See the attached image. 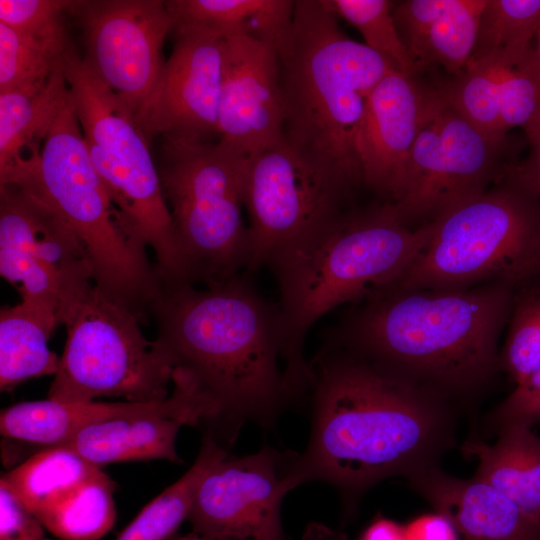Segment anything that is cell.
I'll use <instances>...</instances> for the list:
<instances>
[{
    "label": "cell",
    "instance_id": "obj_40",
    "mask_svg": "<svg viewBox=\"0 0 540 540\" xmlns=\"http://www.w3.org/2000/svg\"><path fill=\"white\" fill-rule=\"evenodd\" d=\"M418 528L419 540H459L453 524L438 513L425 517Z\"/></svg>",
    "mask_w": 540,
    "mask_h": 540
},
{
    "label": "cell",
    "instance_id": "obj_22",
    "mask_svg": "<svg viewBox=\"0 0 540 540\" xmlns=\"http://www.w3.org/2000/svg\"><path fill=\"white\" fill-rule=\"evenodd\" d=\"M166 8L174 30H198L221 37L245 35L276 50L287 38L296 1L169 0Z\"/></svg>",
    "mask_w": 540,
    "mask_h": 540
},
{
    "label": "cell",
    "instance_id": "obj_23",
    "mask_svg": "<svg viewBox=\"0 0 540 540\" xmlns=\"http://www.w3.org/2000/svg\"><path fill=\"white\" fill-rule=\"evenodd\" d=\"M490 445L468 441L467 455L478 460L475 477L513 501L540 533V438L530 428L512 427Z\"/></svg>",
    "mask_w": 540,
    "mask_h": 540
},
{
    "label": "cell",
    "instance_id": "obj_10",
    "mask_svg": "<svg viewBox=\"0 0 540 540\" xmlns=\"http://www.w3.org/2000/svg\"><path fill=\"white\" fill-rule=\"evenodd\" d=\"M59 322L67 338L48 399L155 402L169 397L173 370L144 336L140 319L94 283L61 306Z\"/></svg>",
    "mask_w": 540,
    "mask_h": 540
},
{
    "label": "cell",
    "instance_id": "obj_31",
    "mask_svg": "<svg viewBox=\"0 0 540 540\" xmlns=\"http://www.w3.org/2000/svg\"><path fill=\"white\" fill-rule=\"evenodd\" d=\"M501 367L516 384L540 368V275L514 289Z\"/></svg>",
    "mask_w": 540,
    "mask_h": 540
},
{
    "label": "cell",
    "instance_id": "obj_16",
    "mask_svg": "<svg viewBox=\"0 0 540 540\" xmlns=\"http://www.w3.org/2000/svg\"><path fill=\"white\" fill-rule=\"evenodd\" d=\"M175 44L135 121L147 139L208 142L219 134L224 37L174 30Z\"/></svg>",
    "mask_w": 540,
    "mask_h": 540
},
{
    "label": "cell",
    "instance_id": "obj_29",
    "mask_svg": "<svg viewBox=\"0 0 540 540\" xmlns=\"http://www.w3.org/2000/svg\"><path fill=\"white\" fill-rule=\"evenodd\" d=\"M227 456V450L203 439L201 450L189 470L149 502L116 540H170L187 519L204 476Z\"/></svg>",
    "mask_w": 540,
    "mask_h": 540
},
{
    "label": "cell",
    "instance_id": "obj_30",
    "mask_svg": "<svg viewBox=\"0 0 540 540\" xmlns=\"http://www.w3.org/2000/svg\"><path fill=\"white\" fill-rule=\"evenodd\" d=\"M114 484L102 471L85 481L37 518L60 540H98L114 525Z\"/></svg>",
    "mask_w": 540,
    "mask_h": 540
},
{
    "label": "cell",
    "instance_id": "obj_9",
    "mask_svg": "<svg viewBox=\"0 0 540 540\" xmlns=\"http://www.w3.org/2000/svg\"><path fill=\"white\" fill-rule=\"evenodd\" d=\"M245 158L218 142L164 138L159 175L191 285L226 282L247 269L242 219Z\"/></svg>",
    "mask_w": 540,
    "mask_h": 540
},
{
    "label": "cell",
    "instance_id": "obj_15",
    "mask_svg": "<svg viewBox=\"0 0 540 540\" xmlns=\"http://www.w3.org/2000/svg\"><path fill=\"white\" fill-rule=\"evenodd\" d=\"M291 454L264 446L216 463L190 508L193 531L212 540H284L281 505L290 492Z\"/></svg>",
    "mask_w": 540,
    "mask_h": 540
},
{
    "label": "cell",
    "instance_id": "obj_39",
    "mask_svg": "<svg viewBox=\"0 0 540 540\" xmlns=\"http://www.w3.org/2000/svg\"><path fill=\"white\" fill-rule=\"evenodd\" d=\"M525 135L530 146L528 156L514 165L508 176L540 206V123Z\"/></svg>",
    "mask_w": 540,
    "mask_h": 540
},
{
    "label": "cell",
    "instance_id": "obj_19",
    "mask_svg": "<svg viewBox=\"0 0 540 540\" xmlns=\"http://www.w3.org/2000/svg\"><path fill=\"white\" fill-rule=\"evenodd\" d=\"M146 416L170 417L197 426L200 412L184 390L155 402H60L51 399L22 402L1 411L3 437L43 445H60L80 429L97 422Z\"/></svg>",
    "mask_w": 540,
    "mask_h": 540
},
{
    "label": "cell",
    "instance_id": "obj_14",
    "mask_svg": "<svg viewBox=\"0 0 540 540\" xmlns=\"http://www.w3.org/2000/svg\"><path fill=\"white\" fill-rule=\"evenodd\" d=\"M82 29L88 69L132 113L151 93L165 61L163 45L172 32L165 1H73Z\"/></svg>",
    "mask_w": 540,
    "mask_h": 540
},
{
    "label": "cell",
    "instance_id": "obj_8",
    "mask_svg": "<svg viewBox=\"0 0 540 540\" xmlns=\"http://www.w3.org/2000/svg\"><path fill=\"white\" fill-rule=\"evenodd\" d=\"M64 71L90 159L124 224L153 250L163 286L190 285L147 137L76 52Z\"/></svg>",
    "mask_w": 540,
    "mask_h": 540
},
{
    "label": "cell",
    "instance_id": "obj_21",
    "mask_svg": "<svg viewBox=\"0 0 540 540\" xmlns=\"http://www.w3.org/2000/svg\"><path fill=\"white\" fill-rule=\"evenodd\" d=\"M486 0L394 1L399 35L419 68L440 66L451 76L466 67L474 50Z\"/></svg>",
    "mask_w": 540,
    "mask_h": 540
},
{
    "label": "cell",
    "instance_id": "obj_5",
    "mask_svg": "<svg viewBox=\"0 0 540 540\" xmlns=\"http://www.w3.org/2000/svg\"><path fill=\"white\" fill-rule=\"evenodd\" d=\"M430 233V222L412 229L385 202L362 211H344L269 261L280 290L284 345L302 378L313 377L303 348L314 323L340 305L362 301L393 285L424 248Z\"/></svg>",
    "mask_w": 540,
    "mask_h": 540
},
{
    "label": "cell",
    "instance_id": "obj_35",
    "mask_svg": "<svg viewBox=\"0 0 540 540\" xmlns=\"http://www.w3.org/2000/svg\"><path fill=\"white\" fill-rule=\"evenodd\" d=\"M70 0H0V23L64 52L74 48L64 25Z\"/></svg>",
    "mask_w": 540,
    "mask_h": 540
},
{
    "label": "cell",
    "instance_id": "obj_11",
    "mask_svg": "<svg viewBox=\"0 0 540 540\" xmlns=\"http://www.w3.org/2000/svg\"><path fill=\"white\" fill-rule=\"evenodd\" d=\"M507 150V137L479 129L432 85L401 194L391 203L396 214L409 226L426 224L482 194L515 165L507 162Z\"/></svg>",
    "mask_w": 540,
    "mask_h": 540
},
{
    "label": "cell",
    "instance_id": "obj_4",
    "mask_svg": "<svg viewBox=\"0 0 540 540\" xmlns=\"http://www.w3.org/2000/svg\"><path fill=\"white\" fill-rule=\"evenodd\" d=\"M337 19L324 0L296 1L291 30L276 50L283 139L352 192L362 184L357 137L370 95L398 69L349 38Z\"/></svg>",
    "mask_w": 540,
    "mask_h": 540
},
{
    "label": "cell",
    "instance_id": "obj_28",
    "mask_svg": "<svg viewBox=\"0 0 540 540\" xmlns=\"http://www.w3.org/2000/svg\"><path fill=\"white\" fill-rule=\"evenodd\" d=\"M540 27V0H486L467 64L511 67L529 52Z\"/></svg>",
    "mask_w": 540,
    "mask_h": 540
},
{
    "label": "cell",
    "instance_id": "obj_37",
    "mask_svg": "<svg viewBox=\"0 0 540 540\" xmlns=\"http://www.w3.org/2000/svg\"><path fill=\"white\" fill-rule=\"evenodd\" d=\"M540 422V368L530 374L491 412L489 425L498 434L512 427Z\"/></svg>",
    "mask_w": 540,
    "mask_h": 540
},
{
    "label": "cell",
    "instance_id": "obj_13",
    "mask_svg": "<svg viewBox=\"0 0 540 540\" xmlns=\"http://www.w3.org/2000/svg\"><path fill=\"white\" fill-rule=\"evenodd\" d=\"M0 274L21 301L51 306L58 316L66 301L93 282L88 251L75 231L14 184L0 185Z\"/></svg>",
    "mask_w": 540,
    "mask_h": 540
},
{
    "label": "cell",
    "instance_id": "obj_33",
    "mask_svg": "<svg viewBox=\"0 0 540 540\" xmlns=\"http://www.w3.org/2000/svg\"><path fill=\"white\" fill-rule=\"evenodd\" d=\"M485 63L467 64L456 76L438 84L449 103L485 133L506 138L499 113V87L504 69Z\"/></svg>",
    "mask_w": 540,
    "mask_h": 540
},
{
    "label": "cell",
    "instance_id": "obj_12",
    "mask_svg": "<svg viewBox=\"0 0 540 540\" xmlns=\"http://www.w3.org/2000/svg\"><path fill=\"white\" fill-rule=\"evenodd\" d=\"M351 193L282 139L247 158L243 167V204L249 217L252 273L279 252L333 222Z\"/></svg>",
    "mask_w": 540,
    "mask_h": 540
},
{
    "label": "cell",
    "instance_id": "obj_32",
    "mask_svg": "<svg viewBox=\"0 0 540 540\" xmlns=\"http://www.w3.org/2000/svg\"><path fill=\"white\" fill-rule=\"evenodd\" d=\"M338 17L346 20L362 35L365 45L391 61L410 76L421 71L397 30L389 0H324Z\"/></svg>",
    "mask_w": 540,
    "mask_h": 540
},
{
    "label": "cell",
    "instance_id": "obj_26",
    "mask_svg": "<svg viewBox=\"0 0 540 540\" xmlns=\"http://www.w3.org/2000/svg\"><path fill=\"white\" fill-rule=\"evenodd\" d=\"M64 64L42 84L0 92V177L24 162L28 148L39 151L37 142L67 102Z\"/></svg>",
    "mask_w": 540,
    "mask_h": 540
},
{
    "label": "cell",
    "instance_id": "obj_6",
    "mask_svg": "<svg viewBox=\"0 0 540 540\" xmlns=\"http://www.w3.org/2000/svg\"><path fill=\"white\" fill-rule=\"evenodd\" d=\"M70 94V92H69ZM53 209L85 245L93 282L142 321L161 291L155 264L122 217L90 159L71 96L42 147L5 176Z\"/></svg>",
    "mask_w": 540,
    "mask_h": 540
},
{
    "label": "cell",
    "instance_id": "obj_38",
    "mask_svg": "<svg viewBox=\"0 0 540 540\" xmlns=\"http://www.w3.org/2000/svg\"><path fill=\"white\" fill-rule=\"evenodd\" d=\"M0 540H51L41 521L0 480Z\"/></svg>",
    "mask_w": 540,
    "mask_h": 540
},
{
    "label": "cell",
    "instance_id": "obj_41",
    "mask_svg": "<svg viewBox=\"0 0 540 540\" xmlns=\"http://www.w3.org/2000/svg\"><path fill=\"white\" fill-rule=\"evenodd\" d=\"M361 540H406V538L400 526L382 518L366 529Z\"/></svg>",
    "mask_w": 540,
    "mask_h": 540
},
{
    "label": "cell",
    "instance_id": "obj_20",
    "mask_svg": "<svg viewBox=\"0 0 540 540\" xmlns=\"http://www.w3.org/2000/svg\"><path fill=\"white\" fill-rule=\"evenodd\" d=\"M408 481L463 540H540V533L517 505L483 480L460 479L435 466Z\"/></svg>",
    "mask_w": 540,
    "mask_h": 540
},
{
    "label": "cell",
    "instance_id": "obj_36",
    "mask_svg": "<svg viewBox=\"0 0 540 540\" xmlns=\"http://www.w3.org/2000/svg\"><path fill=\"white\" fill-rule=\"evenodd\" d=\"M528 53L520 63L505 68L502 73L499 113L506 135L515 128L526 132L540 123V77Z\"/></svg>",
    "mask_w": 540,
    "mask_h": 540
},
{
    "label": "cell",
    "instance_id": "obj_42",
    "mask_svg": "<svg viewBox=\"0 0 540 540\" xmlns=\"http://www.w3.org/2000/svg\"><path fill=\"white\" fill-rule=\"evenodd\" d=\"M301 540H346L344 534L319 522H310Z\"/></svg>",
    "mask_w": 540,
    "mask_h": 540
},
{
    "label": "cell",
    "instance_id": "obj_7",
    "mask_svg": "<svg viewBox=\"0 0 540 540\" xmlns=\"http://www.w3.org/2000/svg\"><path fill=\"white\" fill-rule=\"evenodd\" d=\"M430 223L424 248L384 290L517 286L540 275V206L508 175Z\"/></svg>",
    "mask_w": 540,
    "mask_h": 540
},
{
    "label": "cell",
    "instance_id": "obj_43",
    "mask_svg": "<svg viewBox=\"0 0 540 540\" xmlns=\"http://www.w3.org/2000/svg\"><path fill=\"white\" fill-rule=\"evenodd\" d=\"M177 540H212L207 537L201 536L195 532L186 534L182 537L177 538Z\"/></svg>",
    "mask_w": 540,
    "mask_h": 540
},
{
    "label": "cell",
    "instance_id": "obj_34",
    "mask_svg": "<svg viewBox=\"0 0 540 540\" xmlns=\"http://www.w3.org/2000/svg\"><path fill=\"white\" fill-rule=\"evenodd\" d=\"M74 52L58 50L0 23V92L46 82Z\"/></svg>",
    "mask_w": 540,
    "mask_h": 540
},
{
    "label": "cell",
    "instance_id": "obj_18",
    "mask_svg": "<svg viewBox=\"0 0 540 540\" xmlns=\"http://www.w3.org/2000/svg\"><path fill=\"white\" fill-rule=\"evenodd\" d=\"M392 70L373 89L357 137L362 184L386 202L400 196L432 85Z\"/></svg>",
    "mask_w": 540,
    "mask_h": 540
},
{
    "label": "cell",
    "instance_id": "obj_3",
    "mask_svg": "<svg viewBox=\"0 0 540 540\" xmlns=\"http://www.w3.org/2000/svg\"><path fill=\"white\" fill-rule=\"evenodd\" d=\"M515 287L384 290L362 300L328 342L454 399L478 390L501 367L498 342Z\"/></svg>",
    "mask_w": 540,
    "mask_h": 540
},
{
    "label": "cell",
    "instance_id": "obj_2",
    "mask_svg": "<svg viewBox=\"0 0 540 540\" xmlns=\"http://www.w3.org/2000/svg\"><path fill=\"white\" fill-rule=\"evenodd\" d=\"M313 371L308 444L289 464L290 491L324 482L347 508L378 482L439 466L453 446L448 400L349 348L327 343Z\"/></svg>",
    "mask_w": 540,
    "mask_h": 540
},
{
    "label": "cell",
    "instance_id": "obj_27",
    "mask_svg": "<svg viewBox=\"0 0 540 540\" xmlns=\"http://www.w3.org/2000/svg\"><path fill=\"white\" fill-rule=\"evenodd\" d=\"M101 472L71 449L55 445L40 449L1 477L36 517L67 493Z\"/></svg>",
    "mask_w": 540,
    "mask_h": 540
},
{
    "label": "cell",
    "instance_id": "obj_24",
    "mask_svg": "<svg viewBox=\"0 0 540 540\" xmlns=\"http://www.w3.org/2000/svg\"><path fill=\"white\" fill-rule=\"evenodd\" d=\"M184 425L179 419L161 416L118 418L90 424L60 445L98 467L148 459L179 463L175 443Z\"/></svg>",
    "mask_w": 540,
    "mask_h": 540
},
{
    "label": "cell",
    "instance_id": "obj_1",
    "mask_svg": "<svg viewBox=\"0 0 540 540\" xmlns=\"http://www.w3.org/2000/svg\"><path fill=\"white\" fill-rule=\"evenodd\" d=\"M155 346L201 409L204 437L229 451L247 423L270 428L310 394L291 365L279 306L245 277L196 289L163 286L150 308Z\"/></svg>",
    "mask_w": 540,
    "mask_h": 540
},
{
    "label": "cell",
    "instance_id": "obj_17",
    "mask_svg": "<svg viewBox=\"0 0 540 540\" xmlns=\"http://www.w3.org/2000/svg\"><path fill=\"white\" fill-rule=\"evenodd\" d=\"M277 51L257 39L224 37L219 144L245 159L283 139Z\"/></svg>",
    "mask_w": 540,
    "mask_h": 540
},
{
    "label": "cell",
    "instance_id": "obj_25",
    "mask_svg": "<svg viewBox=\"0 0 540 540\" xmlns=\"http://www.w3.org/2000/svg\"><path fill=\"white\" fill-rule=\"evenodd\" d=\"M60 325L58 311L45 304L20 301L0 310V390L11 391L20 383L55 375L60 358L48 341Z\"/></svg>",
    "mask_w": 540,
    "mask_h": 540
}]
</instances>
